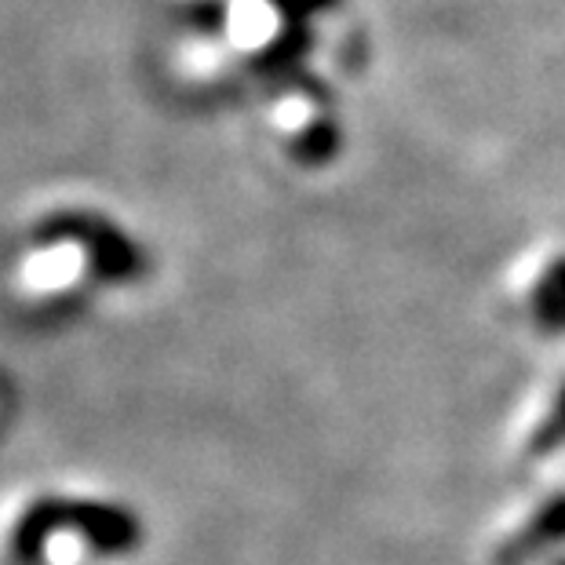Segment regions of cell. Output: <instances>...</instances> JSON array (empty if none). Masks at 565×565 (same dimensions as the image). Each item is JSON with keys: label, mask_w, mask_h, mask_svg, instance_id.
<instances>
[{"label": "cell", "mask_w": 565, "mask_h": 565, "mask_svg": "<svg viewBox=\"0 0 565 565\" xmlns=\"http://www.w3.org/2000/svg\"><path fill=\"white\" fill-rule=\"evenodd\" d=\"M533 318L540 329L565 332V256H558L540 274L533 288Z\"/></svg>", "instance_id": "obj_2"}, {"label": "cell", "mask_w": 565, "mask_h": 565, "mask_svg": "<svg viewBox=\"0 0 565 565\" xmlns=\"http://www.w3.org/2000/svg\"><path fill=\"white\" fill-rule=\"evenodd\" d=\"M562 445H565V383L555 394L551 413L540 419V427L533 430V438H529V456H533V460H544V456L562 449Z\"/></svg>", "instance_id": "obj_3"}, {"label": "cell", "mask_w": 565, "mask_h": 565, "mask_svg": "<svg viewBox=\"0 0 565 565\" xmlns=\"http://www.w3.org/2000/svg\"><path fill=\"white\" fill-rule=\"evenodd\" d=\"M558 565H565V558H562V562H558Z\"/></svg>", "instance_id": "obj_7"}, {"label": "cell", "mask_w": 565, "mask_h": 565, "mask_svg": "<svg viewBox=\"0 0 565 565\" xmlns=\"http://www.w3.org/2000/svg\"><path fill=\"white\" fill-rule=\"evenodd\" d=\"M332 150H335L332 128H310L307 136H303V142H299V153H303V161H324Z\"/></svg>", "instance_id": "obj_5"}, {"label": "cell", "mask_w": 565, "mask_h": 565, "mask_svg": "<svg viewBox=\"0 0 565 565\" xmlns=\"http://www.w3.org/2000/svg\"><path fill=\"white\" fill-rule=\"evenodd\" d=\"M77 263L81 259L74 256V252H66V256H63V252H52V256H38V259H33L30 274L38 278V285H63L70 274L77 270Z\"/></svg>", "instance_id": "obj_4"}, {"label": "cell", "mask_w": 565, "mask_h": 565, "mask_svg": "<svg viewBox=\"0 0 565 565\" xmlns=\"http://www.w3.org/2000/svg\"><path fill=\"white\" fill-rule=\"evenodd\" d=\"M190 22L204 33L220 30L223 26V4L220 0H194V4H190Z\"/></svg>", "instance_id": "obj_6"}, {"label": "cell", "mask_w": 565, "mask_h": 565, "mask_svg": "<svg viewBox=\"0 0 565 565\" xmlns=\"http://www.w3.org/2000/svg\"><path fill=\"white\" fill-rule=\"evenodd\" d=\"M565 544V492H555L544 500L529 519L503 540L492 555V565H529L551 555Z\"/></svg>", "instance_id": "obj_1"}]
</instances>
